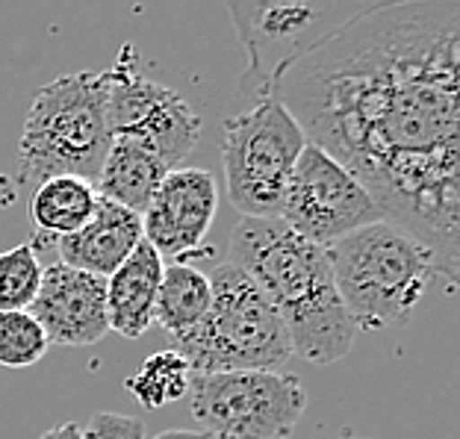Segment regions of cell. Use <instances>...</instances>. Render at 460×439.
<instances>
[{
  "label": "cell",
  "instance_id": "cell-1",
  "mask_svg": "<svg viewBox=\"0 0 460 439\" xmlns=\"http://www.w3.org/2000/svg\"><path fill=\"white\" fill-rule=\"evenodd\" d=\"M460 0L378 4L278 80L310 145L354 174L384 222L460 271Z\"/></svg>",
  "mask_w": 460,
  "mask_h": 439
},
{
  "label": "cell",
  "instance_id": "cell-2",
  "mask_svg": "<svg viewBox=\"0 0 460 439\" xmlns=\"http://www.w3.org/2000/svg\"><path fill=\"white\" fill-rule=\"evenodd\" d=\"M225 263L254 280L280 312L292 354L313 365L349 357L358 328L340 301L325 248L307 242L280 218H239Z\"/></svg>",
  "mask_w": 460,
  "mask_h": 439
},
{
  "label": "cell",
  "instance_id": "cell-3",
  "mask_svg": "<svg viewBox=\"0 0 460 439\" xmlns=\"http://www.w3.org/2000/svg\"><path fill=\"white\" fill-rule=\"evenodd\" d=\"M107 71H75L33 92L18 139V183L36 189L50 177L95 183L110 148Z\"/></svg>",
  "mask_w": 460,
  "mask_h": 439
},
{
  "label": "cell",
  "instance_id": "cell-4",
  "mask_svg": "<svg viewBox=\"0 0 460 439\" xmlns=\"http://www.w3.org/2000/svg\"><path fill=\"white\" fill-rule=\"evenodd\" d=\"M325 250L340 301L358 330L399 325L440 277L431 250L390 222L366 224Z\"/></svg>",
  "mask_w": 460,
  "mask_h": 439
},
{
  "label": "cell",
  "instance_id": "cell-5",
  "mask_svg": "<svg viewBox=\"0 0 460 439\" xmlns=\"http://www.w3.org/2000/svg\"><path fill=\"white\" fill-rule=\"evenodd\" d=\"M210 277V310L198 325L177 337V354L192 374L280 372L292 357L280 312L236 266L218 263Z\"/></svg>",
  "mask_w": 460,
  "mask_h": 439
},
{
  "label": "cell",
  "instance_id": "cell-6",
  "mask_svg": "<svg viewBox=\"0 0 460 439\" xmlns=\"http://www.w3.org/2000/svg\"><path fill=\"white\" fill-rule=\"evenodd\" d=\"M375 6L378 4L372 0H271V4L227 0L225 9L234 18L245 50L239 92L254 98V103L271 98L278 80L292 66H298Z\"/></svg>",
  "mask_w": 460,
  "mask_h": 439
},
{
  "label": "cell",
  "instance_id": "cell-7",
  "mask_svg": "<svg viewBox=\"0 0 460 439\" xmlns=\"http://www.w3.org/2000/svg\"><path fill=\"white\" fill-rule=\"evenodd\" d=\"M307 136L275 98L230 115L222 124L227 201L243 218H278Z\"/></svg>",
  "mask_w": 460,
  "mask_h": 439
},
{
  "label": "cell",
  "instance_id": "cell-8",
  "mask_svg": "<svg viewBox=\"0 0 460 439\" xmlns=\"http://www.w3.org/2000/svg\"><path fill=\"white\" fill-rule=\"evenodd\" d=\"M190 407L213 439H287L307 410V390L287 372L192 374Z\"/></svg>",
  "mask_w": 460,
  "mask_h": 439
},
{
  "label": "cell",
  "instance_id": "cell-9",
  "mask_svg": "<svg viewBox=\"0 0 460 439\" xmlns=\"http://www.w3.org/2000/svg\"><path fill=\"white\" fill-rule=\"evenodd\" d=\"M107 124L110 139L145 145L172 171L201 142V115L181 92L142 75L133 45H121L119 59L107 68Z\"/></svg>",
  "mask_w": 460,
  "mask_h": 439
},
{
  "label": "cell",
  "instance_id": "cell-10",
  "mask_svg": "<svg viewBox=\"0 0 460 439\" xmlns=\"http://www.w3.org/2000/svg\"><path fill=\"white\" fill-rule=\"evenodd\" d=\"M278 218L307 242L322 248L366 224L384 222L378 206L354 180V174L310 142L292 169Z\"/></svg>",
  "mask_w": 460,
  "mask_h": 439
},
{
  "label": "cell",
  "instance_id": "cell-11",
  "mask_svg": "<svg viewBox=\"0 0 460 439\" xmlns=\"http://www.w3.org/2000/svg\"><path fill=\"white\" fill-rule=\"evenodd\" d=\"M218 213V183L207 169H174L142 213V236L160 257L190 263L195 254H213L207 233Z\"/></svg>",
  "mask_w": 460,
  "mask_h": 439
},
{
  "label": "cell",
  "instance_id": "cell-12",
  "mask_svg": "<svg viewBox=\"0 0 460 439\" xmlns=\"http://www.w3.org/2000/svg\"><path fill=\"white\" fill-rule=\"evenodd\" d=\"M30 312L50 345H71V348L95 345L110 333L107 280L50 263L41 268V284Z\"/></svg>",
  "mask_w": 460,
  "mask_h": 439
},
{
  "label": "cell",
  "instance_id": "cell-13",
  "mask_svg": "<svg viewBox=\"0 0 460 439\" xmlns=\"http://www.w3.org/2000/svg\"><path fill=\"white\" fill-rule=\"evenodd\" d=\"M142 239V215L101 198L95 215L77 233L57 242V263L107 280L133 254Z\"/></svg>",
  "mask_w": 460,
  "mask_h": 439
},
{
  "label": "cell",
  "instance_id": "cell-14",
  "mask_svg": "<svg viewBox=\"0 0 460 439\" xmlns=\"http://www.w3.org/2000/svg\"><path fill=\"white\" fill-rule=\"evenodd\" d=\"M163 266V257L142 239L133 254L107 277V319L112 333L124 339H139L148 333Z\"/></svg>",
  "mask_w": 460,
  "mask_h": 439
},
{
  "label": "cell",
  "instance_id": "cell-15",
  "mask_svg": "<svg viewBox=\"0 0 460 439\" xmlns=\"http://www.w3.org/2000/svg\"><path fill=\"white\" fill-rule=\"evenodd\" d=\"M95 183L83 180V177H50V180L39 183L36 189H30L27 204V222L33 230V245L36 254L41 248H57L59 239L71 233L89 222L95 215L98 206Z\"/></svg>",
  "mask_w": 460,
  "mask_h": 439
},
{
  "label": "cell",
  "instance_id": "cell-16",
  "mask_svg": "<svg viewBox=\"0 0 460 439\" xmlns=\"http://www.w3.org/2000/svg\"><path fill=\"white\" fill-rule=\"evenodd\" d=\"M169 171V165L145 145L130 139H112L101 162L95 192L103 201H112L124 210L142 215Z\"/></svg>",
  "mask_w": 460,
  "mask_h": 439
},
{
  "label": "cell",
  "instance_id": "cell-17",
  "mask_svg": "<svg viewBox=\"0 0 460 439\" xmlns=\"http://www.w3.org/2000/svg\"><path fill=\"white\" fill-rule=\"evenodd\" d=\"M210 277L201 268L190 263H169L163 266L160 286L154 301V321L169 337H183L210 310Z\"/></svg>",
  "mask_w": 460,
  "mask_h": 439
},
{
  "label": "cell",
  "instance_id": "cell-18",
  "mask_svg": "<svg viewBox=\"0 0 460 439\" xmlns=\"http://www.w3.org/2000/svg\"><path fill=\"white\" fill-rule=\"evenodd\" d=\"M190 383H192V369L181 354L156 351L124 381V390L145 410H160V407L183 399L190 392Z\"/></svg>",
  "mask_w": 460,
  "mask_h": 439
},
{
  "label": "cell",
  "instance_id": "cell-19",
  "mask_svg": "<svg viewBox=\"0 0 460 439\" xmlns=\"http://www.w3.org/2000/svg\"><path fill=\"white\" fill-rule=\"evenodd\" d=\"M41 284V259L36 248L24 242L0 254V312L30 310Z\"/></svg>",
  "mask_w": 460,
  "mask_h": 439
},
{
  "label": "cell",
  "instance_id": "cell-20",
  "mask_svg": "<svg viewBox=\"0 0 460 439\" xmlns=\"http://www.w3.org/2000/svg\"><path fill=\"white\" fill-rule=\"evenodd\" d=\"M50 342L30 310L0 312V365L27 369L48 354Z\"/></svg>",
  "mask_w": 460,
  "mask_h": 439
},
{
  "label": "cell",
  "instance_id": "cell-21",
  "mask_svg": "<svg viewBox=\"0 0 460 439\" xmlns=\"http://www.w3.org/2000/svg\"><path fill=\"white\" fill-rule=\"evenodd\" d=\"M83 439H145V425L133 416L95 413L83 427Z\"/></svg>",
  "mask_w": 460,
  "mask_h": 439
},
{
  "label": "cell",
  "instance_id": "cell-22",
  "mask_svg": "<svg viewBox=\"0 0 460 439\" xmlns=\"http://www.w3.org/2000/svg\"><path fill=\"white\" fill-rule=\"evenodd\" d=\"M39 439H83V427L77 422H62V425L48 427Z\"/></svg>",
  "mask_w": 460,
  "mask_h": 439
},
{
  "label": "cell",
  "instance_id": "cell-23",
  "mask_svg": "<svg viewBox=\"0 0 460 439\" xmlns=\"http://www.w3.org/2000/svg\"><path fill=\"white\" fill-rule=\"evenodd\" d=\"M154 439H213L207 431H163Z\"/></svg>",
  "mask_w": 460,
  "mask_h": 439
},
{
  "label": "cell",
  "instance_id": "cell-24",
  "mask_svg": "<svg viewBox=\"0 0 460 439\" xmlns=\"http://www.w3.org/2000/svg\"><path fill=\"white\" fill-rule=\"evenodd\" d=\"M333 439H372V436H360V434H354V431H342L340 436H333Z\"/></svg>",
  "mask_w": 460,
  "mask_h": 439
}]
</instances>
